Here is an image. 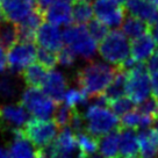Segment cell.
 I'll use <instances>...</instances> for the list:
<instances>
[{"instance_id":"13","label":"cell","mask_w":158,"mask_h":158,"mask_svg":"<svg viewBox=\"0 0 158 158\" xmlns=\"http://www.w3.org/2000/svg\"><path fill=\"white\" fill-rule=\"evenodd\" d=\"M13 142L10 145V158H41L42 150L36 149L26 137L22 128L13 129Z\"/></svg>"},{"instance_id":"46","label":"cell","mask_w":158,"mask_h":158,"mask_svg":"<svg viewBox=\"0 0 158 158\" xmlns=\"http://www.w3.org/2000/svg\"><path fill=\"white\" fill-rule=\"evenodd\" d=\"M41 158H45V156H44V151L42 150V156H41Z\"/></svg>"},{"instance_id":"16","label":"cell","mask_w":158,"mask_h":158,"mask_svg":"<svg viewBox=\"0 0 158 158\" xmlns=\"http://www.w3.org/2000/svg\"><path fill=\"white\" fill-rule=\"evenodd\" d=\"M123 7L129 15L142 20L148 26L158 18V8L149 0H127Z\"/></svg>"},{"instance_id":"22","label":"cell","mask_w":158,"mask_h":158,"mask_svg":"<svg viewBox=\"0 0 158 158\" xmlns=\"http://www.w3.org/2000/svg\"><path fill=\"white\" fill-rule=\"evenodd\" d=\"M19 42L20 37L18 25L7 20H4L0 23V45L8 51Z\"/></svg>"},{"instance_id":"8","label":"cell","mask_w":158,"mask_h":158,"mask_svg":"<svg viewBox=\"0 0 158 158\" xmlns=\"http://www.w3.org/2000/svg\"><path fill=\"white\" fill-rule=\"evenodd\" d=\"M37 55L35 43L19 42L7 52V68L12 74H22L29 65L33 64Z\"/></svg>"},{"instance_id":"27","label":"cell","mask_w":158,"mask_h":158,"mask_svg":"<svg viewBox=\"0 0 158 158\" xmlns=\"http://www.w3.org/2000/svg\"><path fill=\"white\" fill-rule=\"evenodd\" d=\"M77 143L80 149V152L84 153H97L99 150V139L89 135L86 131L76 134Z\"/></svg>"},{"instance_id":"6","label":"cell","mask_w":158,"mask_h":158,"mask_svg":"<svg viewBox=\"0 0 158 158\" xmlns=\"http://www.w3.org/2000/svg\"><path fill=\"white\" fill-rule=\"evenodd\" d=\"M126 94L135 104H141L151 93V78L145 63H137L126 72Z\"/></svg>"},{"instance_id":"44","label":"cell","mask_w":158,"mask_h":158,"mask_svg":"<svg viewBox=\"0 0 158 158\" xmlns=\"http://www.w3.org/2000/svg\"><path fill=\"white\" fill-rule=\"evenodd\" d=\"M4 20H5V18H4V14H2V12H1V10H0V23H1Z\"/></svg>"},{"instance_id":"10","label":"cell","mask_w":158,"mask_h":158,"mask_svg":"<svg viewBox=\"0 0 158 158\" xmlns=\"http://www.w3.org/2000/svg\"><path fill=\"white\" fill-rule=\"evenodd\" d=\"M77 147L78 143L76 135L69 127H66L60 130L56 139L43 151L45 158H72Z\"/></svg>"},{"instance_id":"43","label":"cell","mask_w":158,"mask_h":158,"mask_svg":"<svg viewBox=\"0 0 158 158\" xmlns=\"http://www.w3.org/2000/svg\"><path fill=\"white\" fill-rule=\"evenodd\" d=\"M5 128V121L2 118V114H1V107H0V131Z\"/></svg>"},{"instance_id":"5","label":"cell","mask_w":158,"mask_h":158,"mask_svg":"<svg viewBox=\"0 0 158 158\" xmlns=\"http://www.w3.org/2000/svg\"><path fill=\"white\" fill-rule=\"evenodd\" d=\"M58 126L54 120L30 118L23 126V133L29 142L39 150H44L58 136Z\"/></svg>"},{"instance_id":"45","label":"cell","mask_w":158,"mask_h":158,"mask_svg":"<svg viewBox=\"0 0 158 158\" xmlns=\"http://www.w3.org/2000/svg\"><path fill=\"white\" fill-rule=\"evenodd\" d=\"M115 1H116V2H118V4H126V1H127V0H115Z\"/></svg>"},{"instance_id":"15","label":"cell","mask_w":158,"mask_h":158,"mask_svg":"<svg viewBox=\"0 0 158 158\" xmlns=\"http://www.w3.org/2000/svg\"><path fill=\"white\" fill-rule=\"evenodd\" d=\"M158 43L153 40L150 33H145L137 39L130 41V55L134 60L145 63L156 52Z\"/></svg>"},{"instance_id":"32","label":"cell","mask_w":158,"mask_h":158,"mask_svg":"<svg viewBox=\"0 0 158 158\" xmlns=\"http://www.w3.org/2000/svg\"><path fill=\"white\" fill-rule=\"evenodd\" d=\"M136 110H138L141 114L151 116L156 122L158 120V99L153 95L149 97L143 102H141L136 106Z\"/></svg>"},{"instance_id":"7","label":"cell","mask_w":158,"mask_h":158,"mask_svg":"<svg viewBox=\"0 0 158 158\" xmlns=\"http://www.w3.org/2000/svg\"><path fill=\"white\" fill-rule=\"evenodd\" d=\"M19 102L28 110L30 115H33V118L43 120H49L58 106L43 91L34 87L25 89Z\"/></svg>"},{"instance_id":"2","label":"cell","mask_w":158,"mask_h":158,"mask_svg":"<svg viewBox=\"0 0 158 158\" xmlns=\"http://www.w3.org/2000/svg\"><path fill=\"white\" fill-rule=\"evenodd\" d=\"M86 121V133L100 138L121 127V121L116 114L107 107L92 105L84 114Z\"/></svg>"},{"instance_id":"1","label":"cell","mask_w":158,"mask_h":158,"mask_svg":"<svg viewBox=\"0 0 158 158\" xmlns=\"http://www.w3.org/2000/svg\"><path fill=\"white\" fill-rule=\"evenodd\" d=\"M118 71V66H110L100 62H91L79 69L76 74V81L79 89L93 98L104 94L106 89L114 80Z\"/></svg>"},{"instance_id":"42","label":"cell","mask_w":158,"mask_h":158,"mask_svg":"<svg viewBox=\"0 0 158 158\" xmlns=\"http://www.w3.org/2000/svg\"><path fill=\"white\" fill-rule=\"evenodd\" d=\"M0 158H10V150L5 149L4 147H0Z\"/></svg>"},{"instance_id":"28","label":"cell","mask_w":158,"mask_h":158,"mask_svg":"<svg viewBox=\"0 0 158 158\" xmlns=\"http://www.w3.org/2000/svg\"><path fill=\"white\" fill-rule=\"evenodd\" d=\"M108 108L113 112L114 114H116L118 116H123L127 113L131 112L136 108L135 102L131 101V99H129L127 95L122 97V98H118L114 101H110L108 104Z\"/></svg>"},{"instance_id":"34","label":"cell","mask_w":158,"mask_h":158,"mask_svg":"<svg viewBox=\"0 0 158 158\" xmlns=\"http://www.w3.org/2000/svg\"><path fill=\"white\" fill-rule=\"evenodd\" d=\"M18 93V85L10 77L0 78V98L12 99Z\"/></svg>"},{"instance_id":"19","label":"cell","mask_w":158,"mask_h":158,"mask_svg":"<svg viewBox=\"0 0 158 158\" xmlns=\"http://www.w3.org/2000/svg\"><path fill=\"white\" fill-rule=\"evenodd\" d=\"M120 155L126 158H141L138 134L136 133V130L121 128Z\"/></svg>"},{"instance_id":"20","label":"cell","mask_w":158,"mask_h":158,"mask_svg":"<svg viewBox=\"0 0 158 158\" xmlns=\"http://www.w3.org/2000/svg\"><path fill=\"white\" fill-rule=\"evenodd\" d=\"M121 127L99 139V151L105 158H115L120 150Z\"/></svg>"},{"instance_id":"38","label":"cell","mask_w":158,"mask_h":158,"mask_svg":"<svg viewBox=\"0 0 158 158\" xmlns=\"http://www.w3.org/2000/svg\"><path fill=\"white\" fill-rule=\"evenodd\" d=\"M151 78V93L153 97L158 99V72L150 74Z\"/></svg>"},{"instance_id":"33","label":"cell","mask_w":158,"mask_h":158,"mask_svg":"<svg viewBox=\"0 0 158 158\" xmlns=\"http://www.w3.org/2000/svg\"><path fill=\"white\" fill-rule=\"evenodd\" d=\"M89 95L83 92L81 89H69L64 97L65 105L69 106L70 108H77V105H84L89 100Z\"/></svg>"},{"instance_id":"4","label":"cell","mask_w":158,"mask_h":158,"mask_svg":"<svg viewBox=\"0 0 158 158\" xmlns=\"http://www.w3.org/2000/svg\"><path fill=\"white\" fill-rule=\"evenodd\" d=\"M100 56L115 66H121L129 58L130 42L122 30L114 29L109 31L106 39L99 43Z\"/></svg>"},{"instance_id":"48","label":"cell","mask_w":158,"mask_h":158,"mask_svg":"<svg viewBox=\"0 0 158 158\" xmlns=\"http://www.w3.org/2000/svg\"><path fill=\"white\" fill-rule=\"evenodd\" d=\"M156 129H157V130H158V120H157V121H156Z\"/></svg>"},{"instance_id":"3","label":"cell","mask_w":158,"mask_h":158,"mask_svg":"<svg viewBox=\"0 0 158 158\" xmlns=\"http://www.w3.org/2000/svg\"><path fill=\"white\" fill-rule=\"evenodd\" d=\"M63 41L77 55L85 60H92L95 56L98 45L95 40L89 35L84 25H69L62 31Z\"/></svg>"},{"instance_id":"31","label":"cell","mask_w":158,"mask_h":158,"mask_svg":"<svg viewBox=\"0 0 158 158\" xmlns=\"http://www.w3.org/2000/svg\"><path fill=\"white\" fill-rule=\"evenodd\" d=\"M71 116H72V108H70L69 106L64 104H59L54 113V121L58 126V128L64 129L70 126Z\"/></svg>"},{"instance_id":"17","label":"cell","mask_w":158,"mask_h":158,"mask_svg":"<svg viewBox=\"0 0 158 158\" xmlns=\"http://www.w3.org/2000/svg\"><path fill=\"white\" fill-rule=\"evenodd\" d=\"M44 19L54 26H69L72 22V4L55 0L45 12Z\"/></svg>"},{"instance_id":"41","label":"cell","mask_w":158,"mask_h":158,"mask_svg":"<svg viewBox=\"0 0 158 158\" xmlns=\"http://www.w3.org/2000/svg\"><path fill=\"white\" fill-rule=\"evenodd\" d=\"M77 158H105V157L100 152H97V153H84V152H80V151H79L78 157H77Z\"/></svg>"},{"instance_id":"36","label":"cell","mask_w":158,"mask_h":158,"mask_svg":"<svg viewBox=\"0 0 158 158\" xmlns=\"http://www.w3.org/2000/svg\"><path fill=\"white\" fill-rule=\"evenodd\" d=\"M52 4H54V0H35L36 10L43 15H45V12Z\"/></svg>"},{"instance_id":"21","label":"cell","mask_w":158,"mask_h":158,"mask_svg":"<svg viewBox=\"0 0 158 158\" xmlns=\"http://www.w3.org/2000/svg\"><path fill=\"white\" fill-rule=\"evenodd\" d=\"M21 76L23 78V81L28 85V87L41 89L43 87V84H44L47 76H48V70L36 62V63L29 65L22 72Z\"/></svg>"},{"instance_id":"14","label":"cell","mask_w":158,"mask_h":158,"mask_svg":"<svg viewBox=\"0 0 158 158\" xmlns=\"http://www.w3.org/2000/svg\"><path fill=\"white\" fill-rule=\"evenodd\" d=\"M43 92H44L51 100H54L57 105L62 104L64 100L65 93L68 92V81L62 72L51 70L48 72L47 79L43 84Z\"/></svg>"},{"instance_id":"29","label":"cell","mask_w":158,"mask_h":158,"mask_svg":"<svg viewBox=\"0 0 158 158\" xmlns=\"http://www.w3.org/2000/svg\"><path fill=\"white\" fill-rule=\"evenodd\" d=\"M36 60L43 68L51 71L58 63V56H57V52L47 50L44 48H39L37 55H36Z\"/></svg>"},{"instance_id":"39","label":"cell","mask_w":158,"mask_h":158,"mask_svg":"<svg viewBox=\"0 0 158 158\" xmlns=\"http://www.w3.org/2000/svg\"><path fill=\"white\" fill-rule=\"evenodd\" d=\"M7 68V55L5 49L0 45V72H4Z\"/></svg>"},{"instance_id":"12","label":"cell","mask_w":158,"mask_h":158,"mask_svg":"<svg viewBox=\"0 0 158 158\" xmlns=\"http://www.w3.org/2000/svg\"><path fill=\"white\" fill-rule=\"evenodd\" d=\"M63 35L58 27L49 22H43L36 33V44L40 48L58 52L63 48Z\"/></svg>"},{"instance_id":"35","label":"cell","mask_w":158,"mask_h":158,"mask_svg":"<svg viewBox=\"0 0 158 158\" xmlns=\"http://www.w3.org/2000/svg\"><path fill=\"white\" fill-rule=\"evenodd\" d=\"M76 52L71 49L70 47H64L57 52L58 56V63L63 66H71L73 65L74 60H76Z\"/></svg>"},{"instance_id":"49","label":"cell","mask_w":158,"mask_h":158,"mask_svg":"<svg viewBox=\"0 0 158 158\" xmlns=\"http://www.w3.org/2000/svg\"><path fill=\"white\" fill-rule=\"evenodd\" d=\"M83 1H89H89H91V0H83Z\"/></svg>"},{"instance_id":"37","label":"cell","mask_w":158,"mask_h":158,"mask_svg":"<svg viewBox=\"0 0 158 158\" xmlns=\"http://www.w3.org/2000/svg\"><path fill=\"white\" fill-rule=\"evenodd\" d=\"M148 71L149 74L155 73V72H158V50L152 55V57L148 60Z\"/></svg>"},{"instance_id":"23","label":"cell","mask_w":158,"mask_h":158,"mask_svg":"<svg viewBox=\"0 0 158 158\" xmlns=\"http://www.w3.org/2000/svg\"><path fill=\"white\" fill-rule=\"evenodd\" d=\"M126 83H127V74L126 71L118 68V71L114 80L110 83L108 87L106 89V91L104 92V95L106 97L108 104L110 101H114L118 98L126 97Z\"/></svg>"},{"instance_id":"47","label":"cell","mask_w":158,"mask_h":158,"mask_svg":"<svg viewBox=\"0 0 158 158\" xmlns=\"http://www.w3.org/2000/svg\"><path fill=\"white\" fill-rule=\"evenodd\" d=\"M115 158H126V157H123V156H121V155H120V156H116Z\"/></svg>"},{"instance_id":"18","label":"cell","mask_w":158,"mask_h":158,"mask_svg":"<svg viewBox=\"0 0 158 158\" xmlns=\"http://www.w3.org/2000/svg\"><path fill=\"white\" fill-rule=\"evenodd\" d=\"M1 114H2L4 121L12 126L13 129H20V127L23 128V126L30 118L28 110L20 102L2 106Z\"/></svg>"},{"instance_id":"25","label":"cell","mask_w":158,"mask_h":158,"mask_svg":"<svg viewBox=\"0 0 158 158\" xmlns=\"http://www.w3.org/2000/svg\"><path fill=\"white\" fill-rule=\"evenodd\" d=\"M121 28H122L123 34L131 41L149 31V26L145 22L135 16H131V15H129L124 19Z\"/></svg>"},{"instance_id":"11","label":"cell","mask_w":158,"mask_h":158,"mask_svg":"<svg viewBox=\"0 0 158 158\" xmlns=\"http://www.w3.org/2000/svg\"><path fill=\"white\" fill-rule=\"evenodd\" d=\"M0 10L5 20L20 25L36 10V5L35 0H0Z\"/></svg>"},{"instance_id":"9","label":"cell","mask_w":158,"mask_h":158,"mask_svg":"<svg viewBox=\"0 0 158 158\" xmlns=\"http://www.w3.org/2000/svg\"><path fill=\"white\" fill-rule=\"evenodd\" d=\"M93 12L95 18L107 27H120L126 19V10L115 0H94Z\"/></svg>"},{"instance_id":"30","label":"cell","mask_w":158,"mask_h":158,"mask_svg":"<svg viewBox=\"0 0 158 158\" xmlns=\"http://www.w3.org/2000/svg\"><path fill=\"white\" fill-rule=\"evenodd\" d=\"M87 30H89V35L95 40L97 43L102 42L106 36L109 34L108 27L102 23L101 21H99L98 19L91 20L89 23H87Z\"/></svg>"},{"instance_id":"26","label":"cell","mask_w":158,"mask_h":158,"mask_svg":"<svg viewBox=\"0 0 158 158\" xmlns=\"http://www.w3.org/2000/svg\"><path fill=\"white\" fill-rule=\"evenodd\" d=\"M138 144L141 158H155L158 152V145L150 136L149 129L138 133Z\"/></svg>"},{"instance_id":"24","label":"cell","mask_w":158,"mask_h":158,"mask_svg":"<svg viewBox=\"0 0 158 158\" xmlns=\"http://www.w3.org/2000/svg\"><path fill=\"white\" fill-rule=\"evenodd\" d=\"M93 6L89 1L72 0V21L74 25H85L93 20Z\"/></svg>"},{"instance_id":"40","label":"cell","mask_w":158,"mask_h":158,"mask_svg":"<svg viewBox=\"0 0 158 158\" xmlns=\"http://www.w3.org/2000/svg\"><path fill=\"white\" fill-rule=\"evenodd\" d=\"M149 33L153 37V40L158 43V18L149 26Z\"/></svg>"}]
</instances>
